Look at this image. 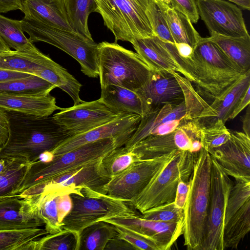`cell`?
Listing matches in <instances>:
<instances>
[{
	"instance_id": "cell-30",
	"label": "cell",
	"mask_w": 250,
	"mask_h": 250,
	"mask_svg": "<svg viewBox=\"0 0 250 250\" xmlns=\"http://www.w3.org/2000/svg\"><path fill=\"white\" fill-rule=\"evenodd\" d=\"M57 87L37 75L0 82V94L44 96Z\"/></svg>"
},
{
	"instance_id": "cell-52",
	"label": "cell",
	"mask_w": 250,
	"mask_h": 250,
	"mask_svg": "<svg viewBox=\"0 0 250 250\" xmlns=\"http://www.w3.org/2000/svg\"><path fill=\"white\" fill-rule=\"evenodd\" d=\"M250 105V104H249ZM248 105L247 112L243 118V130L244 133L250 137V105Z\"/></svg>"
},
{
	"instance_id": "cell-50",
	"label": "cell",
	"mask_w": 250,
	"mask_h": 250,
	"mask_svg": "<svg viewBox=\"0 0 250 250\" xmlns=\"http://www.w3.org/2000/svg\"><path fill=\"white\" fill-rule=\"evenodd\" d=\"M31 75L27 73L0 70V82L25 78Z\"/></svg>"
},
{
	"instance_id": "cell-18",
	"label": "cell",
	"mask_w": 250,
	"mask_h": 250,
	"mask_svg": "<svg viewBox=\"0 0 250 250\" xmlns=\"http://www.w3.org/2000/svg\"><path fill=\"white\" fill-rule=\"evenodd\" d=\"M113 225L128 228L154 243L158 250H170L184 233L185 221L164 222L143 218L136 211L123 214L106 220Z\"/></svg>"
},
{
	"instance_id": "cell-49",
	"label": "cell",
	"mask_w": 250,
	"mask_h": 250,
	"mask_svg": "<svg viewBox=\"0 0 250 250\" xmlns=\"http://www.w3.org/2000/svg\"><path fill=\"white\" fill-rule=\"evenodd\" d=\"M21 0H0V13L21 10Z\"/></svg>"
},
{
	"instance_id": "cell-38",
	"label": "cell",
	"mask_w": 250,
	"mask_h": 250,
	"mask_svg": "<svg viewBox=\"0 0 250 250\" xmlns=\"http://www.w3.org/2000/svg\"><path fill=\"white\" fill-rule=\"evenodd\" d=\"M139 160L134 152L123 146L114 149L104 157L103 164L112 177L127 169Z\"/></svg>"
},
{
	"instance_id": "cell-54",
	"label": "cell",
	"mask_w": 250,
	"mask_h": 250,
	"mask_svg": "<svg viewBox=\"0 0 250 250\" xmlns=\"http://www.w3.org/2000/svg\"><path fill=\"white\" fill-rule=\"evenodd\" d=\"M10 50H11L10 48L8 46H7L0 38V52L7 51Z\"/></svg>"
},
{
	"instance_id": "cell-2",
	"label": "cell",
	"mask_w": 250,
	"mask_h": 250,
	"mask_svg": "<svg viewBox=\"0 0 250 250\" xmlns=\"http://www.w3.org/2000/svg\"><path fill=\"white\" fill-rule=\"evenodd\" d=\"M211 156L202 148L196 157L190 188L184 208V245L188 250H201L210 196Z\"/></svg>"
},
{
	"instance_id": "cell-32",
	"label": "cell",
	"mask_w": 250,
	"mask_h": 250,
	"mask_svg": "<svg viewBox=\"0 0 250 250\" xmlns=\"http://www.w3.org/2000/svg\"><path fill=\"white\" fill-rule=\"evenodd\" d=\"M117 236L115 227L104 221L89 225L80 233L79 250H104L108 242Z\"/></svg>"
},
{
	"instance_id": "cell-3",
	"label": "cell",
	"mask_w": 250,
	"mask_h": 250,
	"mask_svg": "<svg viewBox=\"0 0 250 250\" xmlns=\"http://www.w3.org/2000/svg\"><path fill=\"white\" fill-rule=\"evenodd\" d=\"M153 70L138 54L117 42L98 43L101 87L113 84L135 91L146 83Z\"/></svg>"
},
{
	"instance_id": "cell-7",
	"label": "cell",
	"mask_w": 250,
	"mask_h": 250,
	"mask_svg": "<svg viewBox=\"0 0 250 250\" xmlns=\"http://www.w3.org/2000/svg\"><path fill=\"white\" fill-rule=\"evenodd\" d=\"M95 12L113 33L115 42L154 36L146 14L150 0H94Z\"/></svg>"
},
{
	"instance_id": "cell-44",
	"label": "cell",
	"mask_w": 250,
	"mask_h": 250,
	"mask_svg": "<svg viewBox=\"0 0 250 250\" xmlns=\"http://www.w3.org/2000/svg\"><path fill=\"white\" fill-rule=\"evenodd\" d=\"M174 8L186 15L191 23H196L199 20L196 0H168Z\"/></svg>"
},
{
	"instance_id": "cell-51",
	"label": "cell",
	"mask_w": 250,
	"mask_h": 250,
	"mask_svg": "<svg viewBox=\"0 0 250 250\" xmlns=\"http://www.w3.org/2000/svg\"><path fill=\"white\" fill-rule=\"evenodd\" d=\"M107 249L135 250L132 245L125 240L118 237L117 236L108 242L105 248V250Z\"/></svg>"
},
{
	"instance_id": "cell-31",
	"label": "cell",
	"mask_w": 250,
	"mask_h": 250,
	"mask_svg": "<svg viewBox=\"0 0 250 250\" xmlns=\"http://www.w3.org/2000/svg\"><path fill=\"white\" fill-rule=\"evenodd\" d=\"M5 160V165L0 171V201L16 196L24 182L29 165L19 160Z\"/></svg>"
},
{
	"instance_id": "cell-34",
	"label": "cell",
	"mask_w": 250,
	"mask_h": 250,
	"mask_svg": "<svg viewBox=\"0 0 250 250\" xmlns=\"http://www.w3.org/2000/svg\"><path fill=\"white\" fill-rule=\"evenodd\" d=\"M70 24L77 33L93 39L88 21L89 15L95 12L94 0H62Z\"/></svg>"
},
{
	"instance_id": "cell-12",
	"label": "cell",
	"mask_w": 250,
	"mask_h": 250,
	"mask_svg": "<svg viewBox=\"0 0 250 250\" xmlns=\"http://www.w3.org/2000/svg\"><path fill=\"white\" fill-rule=\"evenodd\" d=\"M103 158L73 169L44 183L34 185L24 190L18 196L29 198L44 192L55 191L70 193L78 192L82 188L106 194L104 188L111 177L104 167Z\"/></svg>"
},
{
	"instance_id": "cell-13",
	"label": "cell",
	"mask_w": 250,
	"mask_h": 250,
	"mask_svg": "<svg viewBox=\"0 0 250 250\" xmlns=\"http://www.w3.org/2000/svg\"><path fill=\"white\" fill-rule=\"evenodd\" d=\"M192 85L178 73L153 70L146 83L134 91L141 102V117L165 104L180 103Z\"/></svg>"
},
{
	"instance_id": "cell-41",
	"label": "cell",
	"mask_w": 250,
	"mask_h": 250,
	"mask_svg": "<svg viewBox=\"0 0 250 250\" xmlns=\"http://www.w3.org/2000/svg\"><path fill=\"white\" fill-rule=\"evenodd\" d=\"M141 216L144 219L164 222L185 221L184 209L178 208L174 202L149 209L142 213Z\"/></svg>"
},
{
	"instance_id": "cell-33",
	"label": "cell",
	"mask_w": 250,
	"mask_h": 250,
	"mask_svg": "<svg viewBox=\"0 0 250 250\" xmlns=\"http://www.w3.org/2000/svg\"><path fill=\"white\" fill-rule=\"evenodd\" d=\"M60 192L57 191L44 192L27 198L35 205L40 217L44 223L45 230L50 234L62 229V225L59 220L57 206V199Z\"/></svg>"
},
{
	"instance_id": "cell-26",
	"label": "cell",
	"mask_w": 250,
	"mask_h": 250,
	"mask_svg": "<svg viewBox=\"0 0 250 250\" xmlns=\"http://www.w3.org/2000/svg\"><path fill=\"white\" fill-rule=\"evenodd\" d=\"M100 100L117 114L142 115L141 100L136 93L121 86L108 84L101 87Z\"/></svg>"
},
{
	"instance_id": "cell-35",
	"label": "cell",
	"mask_w": 250,
	"mask_h": 250,
	"mask_svg": "<svg viewBox=\"0 0 250 250\" xmlns=\"http://www.w3.org/2000/svg\"><path fill=\"white\" fill-rule=\"evenodd\" d=\"M23 32L21 20L11 19L0 14V38L7 46L17 51H39Z\"/></svg>"
},
{
	"instance_id": "cell-24",
	"label": "cell",
	"mask_w": 250,
	"mask_h": 250,
	"mask_svg": "<svg viewBox=\"0 0 250 250\" xmlns=\"http://www.w3.org/2000/svg\"><path fill=\"white\" fill-rule=\"evenodd\" d=\"M250 87V70L241 78L222 97L215 99L204 111L199 119L206 126L217 119L225 123L229 119L234 106L240 97Z\"/></svg>"
},
{
	"instance_id": "cell-55",
	"label": "cell",
	"mask_w": 250,
	"mask_h": 250,
	"mask_svg": "<svg viewBox=\"0 0 250 250\" xmlns=\"http://www.w3.org/2000/svg\"><path fill=\"white\" fill-rule=\"evenodd\" d=\"M6 163L5 159H0V171L3 169Z\"/></svg>"
},
{
	"instance_id": "cell-42",
	"label": "cell",
	"mask_w": 250,
	"mask_h": 250,
	"mask_svg": "<svg viewBox=\"0 0 250 250\" xmlns=\"http://www.w3.org/2000/svg\"><path fill=\"white\" fill-rule=\"evenodd\" d=\"M146 14L154 35L164 42L174 43L166 21L153 0H149Z\"/></svg>"
},
{
	"instance_id": "cell-48",
	"label": "cell",
	"mask_w": 250,
	"mask_h": 250,
	"mask_svg": "<svg viewBox=\"0 0 250 250\" xmlns=\"http://www.w3.org/2000/svg\"><path fill=\"white\" fill-rule=\"evenodd\" d=\"M250 87L247 89L237 102L229 119L232 120L235 118L245 108L250 104Z\"/></svg>"
},
{
	"instance_id": "cell-46",
	"label": "cell",
	"mask_w": 250,
	"mask_h": 250,
	"mask_svg": "<svg viewBox=\"0 0 250 250\" xmlns=\"http://www.w3.org/2000/svg\"><path fill=\"white\" fill-rule=\"evenodd\" d=\"M190 188L189 181L188 182L181 180L179 182L174 203L179 208L184 209Z\"/></svg>"
},
{
	"instance_id": "cell-20",
	"label": "cell",
	"mask_w": 250,
	"mask_h": 250,
	"mask_svg": "<svg viewBox=\"0 0 250 250\" xmlns=\"http://www.w3.org/2000/svg\"><path fill=\"white\" fill-rule=\"evenodd\" d=\"M43 225V222L30 199L14 196L0 201V230L35 228Z\"/></svg>"
},
{
	"instance_id": "cell-47",
	"label": "cell",
	"mask_w": 250,
	"mask_h": 250,
	"mask_svg": "<svg viewBox=\"0 0 250 250\" xmlns=\"http://www.w3.org/2000/svg\"><path fill=\"white\" fill-rule=\"evenodd\" d=\"M9 134L8 116L6 111L0 108V147L6 143Z\"/></svg>"
},
{
	"instance_id": "cell-40",
	"label": "cell",
	"mask_w": 250,
	"mask_h": 250,
	"mask_svg": "<svg viewBox=\"0 0 250 250\" xmlns=\"http://www.w3.org/2000/svg\"><path fill=\"white\" fill-rule=\"evenodd\" d=\"M230 131L227 128L221 119L205 126L203 129V147L207 151L218 147L229 138Z\"/></svg>"
},
{
	"instance_id": "cell-9",
	"label": "cell",
	"mask_w": 250,
	"mask_h": 250,
	"mask_svg": "<svg viewBox=\"0 0 250 250\" xmlns=\"http://www.w3.org/2000/svg\"><path fill=\"white\" fill-rule=\"evenodd\" d=\"M71 192L73 207L62 221V229L82 230L94 223L104 221L135 210L129 202L111 198L90 189Z\"/></svg>"
},
{
	"instance_id": "cell-25",
	"label": "cell",
	"mask_w": 250,
	"mask_h": 250,
	"mask_svg": "<svg viewBox=\"0 0 250 250\" xmlns=\"http://www.w3.org/2000/svg\"><path fill=\"white\" fill-rule=\"evenodd\" d=\"M162 13L174 43H186L193 49L201 37L189 18L169 2L168 0H153Z\"/></svg>"
},
{
	"instance_id": "cell-6",
	"label": "cell",
	"mask_w": 250,
	"mask_h": 250,
	"mask_svg": "<svg viewBox=\"0 0 250 250\" xmlns=\"http://www.w3.org/2000/svg\"><path fill=\"white\" fill-rule=\"evenodd\" d=\"M197 154L176 150L142 191L128 202L130 205L142 213L151 208L174 202L179 182L189 181Z\"/></svg>"
},
{
	"instance_id": "cell-19",
	"label": "cell",
	"mask_w": 250,
	"mask_h": 250,
	"mask_svg": "<svg viewBox=\"0 0 250 250\" xmlns=\"http://www.w3.org/2000/svg\"><path fill=\"white\" fill-rule=\"evenodd\" d=\"M208 152L228 175L250 182V137L243 132L230 131L226 143Z\"/></svg>"
},
{
	"instance_id": "cell-1",
	"label": "cell",
	"mask_w": 250,
	"mask_h": 250,
	"mask_svg": "<svg viewBox=\"0 0 250 250\" xmlns=\"http://www.w3.org/2000/svg\"><path fill=\"white\" fill-rule=\"evenodd\" d=\"M9 121L8 139L0 147V159L31 164L44 152L52 151L71 135L53 118L6 111Z\"/></svg>"
},
{
	"instance_id": "cell-5",
	"label": "cell",
	"mask_w": 250,
	"mask_h": 250,
	"mask_svg": "<svg viewBox=\"0 0 250 250\" xmlns=\"http://www.w3.org/2000/svg\"><path fill=\"white\" fill-rule=\"evenodd\" d=\"M21 22L31 42H43L60 49L79 63L84 75L90 78L98 76V43L93 39L26 17Z\"/></svg>"
},
{
	"instance_id": "cell-4",
	"label": "cell",
	"mask_w": 250,
	"mask_h": 250,
	"mask_svg": "<svg viewBox=\"0 0 250 250\" xmlns=\"http://www.w3.org/2000/svg\"><path fill=\"white\" fill-rule=\"evenodd\" d=\"M193 55L197 63L194 84L213 100L224 96L247 72L233 64L209 37L200 38Z\"/></svg>"
},
{
	"instance_id": "cell-36",
	"label": "cell",
	"mask_w": 250,
	"mask_h": 250,
	"mask_svg": "<svg viewBox=\"0 0 250 250\" xmlns=\"http://www.w3.org/2000/svg\"><path fill=\"white\" fill-rule=\"evenodd\" d=\"M80 234L68 229L48 233L32 242L29 250H79Z\"/></svg>"
},
{
	"instance_id": "cell-53",
	"label": "cell",
	"mask_w": 250,
	"mask_h": 250,
	"mask_svg": "<svg viewBox=\"0 0 250 250\" xmlns=\"http://www.w3.org/2000/svg\"><path fill=\"white\" fill-rule=\"evenodd\" d=\"M234 3L243 10H250V0H227Z\"/></svg>"
},
{
	"instance_id": "cell-21",
	"label": "cell",
	"mask_w": 250,
	"mask_h": 250,
	"mask_svg": "<svg viewBox=\"0 0 250 250\" xmlns=\"http://www.w3.org/2000/svg\"><path fill=\"white\" fill-rule=\"evenodd\" d=\"M131 44L136 53L152 69L176 72L194 83L170 53L164 42L157 36L137 39Z\"/></svg>"
},
{
	"instance_id": "cell-39",
	"label": "cell",
	"mask_w": 250,
	"mask_h": 250,
	"mask_svg": "<svg viewBox=\"0 0 250 250\" xmlns=\"http://www.w3.org/2000/svg\"><path fill=\"white\" fill-rule=\"evenodd\" d=\"M250 200V182L235 180L230 192L225 213L224 224Z\"/></svg>"
},
{
	"instance_id": "cell-23",
	"label": "cell",
	"mask_w": 250,
	"mask_h": 250,
	"mask_svg": "<svg viewBox=\"0 0 250 250\" xmlns=\"http://www.w3.org/2000/svg\"><path fill=\"white\" fill-rule=\"evenodd\" d=\"M0 108L38 117H48L63 108L57 105L50 94L44 96L15 95L0 94Z\"/></svg>"
},
{
	"instance_id": "cell-22",
	"label": "cell",
	"mask_w": 250,
	"mask_h": 250,
	"mask_svg": "<svg viewBox=\"0 0 250 250\" xmlns=\"http://www.w3.org/2000/svg\"><path fill=\"white\" fill-rule=\"evenodd\" d=\"M20 10L24 17L76 32L70 24L62 0H21Z\"/></svg>"
},
{
	"instance_id": "cell-16",
	"label": "cell",
	"mask_w": 250,
	"mask_h": 250,
	"mask_svg": "<svg viewBox=\"0 0 250 250\" xmlns=\"http://www.w3.org/2000/svg\"><path fill=\"white\" fill-rule=\"evenodd\" d=\"M141 119L139 114H122L86 132L67 138L51 151L54 156H58L85 144L107 138L114 139L119 147L124 146L136 130Z\"/></svg>"
},
{
	"instance_id": "cell-27",
	"label": "cell",
	"mask_w": 250,
	"mask_h": 250,
	"mask_svg": "<svg viewBox=\"0 0 250 250\" xmlns=\"http://www.w3.org/2000/svg\"><path fill=\"white\" fill-rule=\"evenodd\" d=\"M51 59L40 50L26 52L10 50L0 52V70L35 75Z\"/></svg>"
},
{
	"instance_id": "cell-11",
	"label": "cell",
	"mask_w": 250,
	"mask_h": 250,
	"mask_svg": "<svg viewBox=\"0 0 250 250\" xmlns=\"http://www.w3.org/2000/svg\"><path fill=\"white\" fill-rule=\"evenodd\" d=\"M216 160L211 157L210 196L201 250H224L225 210L233 185Z\"/></svg>"
},
{
	"instance_id": "cell-8",
	"label": "cell",
	"mask_w": 250,
	"mask_h": 250,
	"mask_svg": "<svg viewBox=\"0 0 250 250\" xmlns=\"http://www.w3.org/2000/svg\"><path fill=\"white\" fill-rule=\"evenodd\" d=\"M113 138L98 140L83 145L58 156L48 163L39 160L29 164L24 182L16 196L27 188L44 183L73 169L105 157L118 148Z\"/></svg>"
},
{
	"instance_id": "cell-17",
	"label": "cell",
	"mask_w": 250,
	"mask_h": 250,
	"mask_svg": "<svg viewBox=\"0 0 250 250\" xmlns=\"http://www.w3.org/2000/svg\"><path fill=\"white\" fill-rule=\"evenodd\" d=\"M122 114H117L100 99L83 101L73 106L64 108L53 117L71 136L86 132L106 124Z\"/></svg>"
},
{
	"instance_id": "cell-28",
	"label": "cell",
	"mask_w": 250,
	"mask_h": 250,
	"mask_svg": "<svg viewBox=\"0 0 250 250\" xmlns=\"http://www.w3.org/2000/svg\"><path fill=\"white\" fill-rule=\"evenodd\" d=\"M209 38L240 70L244 72L250 70V35L231 37L211 34Z\"/></svg>"
},
{
	"instance_id": "cell-45",
	"label": "cell",
	"mask_w": 250,
	"mask_h": 250,
	"mask_svg": "<svg viewBox=\"0 0 250 250\" xmlns=\"http://www.w3.org/2000/svg\"><path fill=\"white\" fill-rule=\"evenodd\" d=\"M57 206L59 220L62 225L63 219L71 211L73 207L69 193L62 191L59 193L57 199Z\"/></svg>"
},
{
	"instance_id": "cell-10",
	"label": "cell",
	"mask_w": 250,
	"mask_h": 250,
	"mask_svg": "<svg viewBox=\"0 0 250 250\" xmlns=\"http://www.w3.org/2000/svg\"><path fill=\"white\" fill-rule=\"evenodd\" d=\"M204 127L199 118L186 117L171 132L148 137L130 150L134 152L140 159L158 157L174 150L188 151L197 154L203 148Z\"/></svg>"
},
{
	"instance_id": "cell-43",
	"label": "cell",
	"mask_w": 250,
	"mask_h": 250,
	"mask_svg": "<svg viewBox=\"0 0 250 250\" xmlns=\"http://www.w3.org/2000/svg\"><path fill=\"white\" fill-rule=\"evenodd\" d=\"M117 236L132 245L135 250H158L156 245L138 233L124 227L114 225Z\"/></svg>"
},
{
	"instance_id": "cell-14",
	"label": "cell",
	"mask_w": 250,
	"mask_h": 250,
	"mask_svg": "<svg viewBox=\"0 0 250 250\" xmlns=\"http://www.w3.org/2000/svg\"><path fill=\"white\" fill-rule=\"evenodd\" d=\"M175 151L136 161L127 169L111 178L104 188L106 194L114 199L129 202L142 191Z\"/></svg>"
},
{
	"instance_id": "cell-37",
	"label": "cell",
	"mask_w": 250,
	"mask_h": 250,
	"mask_svg": "<svg viewBox=\"0 0 250 250\" xmlns=\"http://www.w3.org/2000/svg\"><path fill=\"white\" fill-rule=\"evenodd\" d=\"M47 234L39 227L0 230V250H29L32 242Z\"/></svg>"
},
{
	"instance_id": "cell-15",
	"label": "cell",
	"mask_w": 250,
	"mask_h": 250,
	"mask_svg": "<svg viewBox=\"0 0 250 250\" xmlns=\"http://www.w3.org/2000/svg\"><path fill=\"white\" fill-rule=\"evenodd\" d=\"M198 15L210 34L241 37L249 35L241 10L224 0H196Z\"/></svg>"
},
{
	"instance_id": "cell-29",
	"label": "cell",
	"mask_w": 250,
	"mask_h": 250,
	"mask_svg": "<svg viewBox=\"0 0 250 250\" xmlns=\"http://www.w3.org/2000/svg\"><path fill=\"white\" fill-rule=\"evenodd\" d=\"M250 230V200L236 211L224 224V249H236Z\"/></svg>"
}]
</instances>
